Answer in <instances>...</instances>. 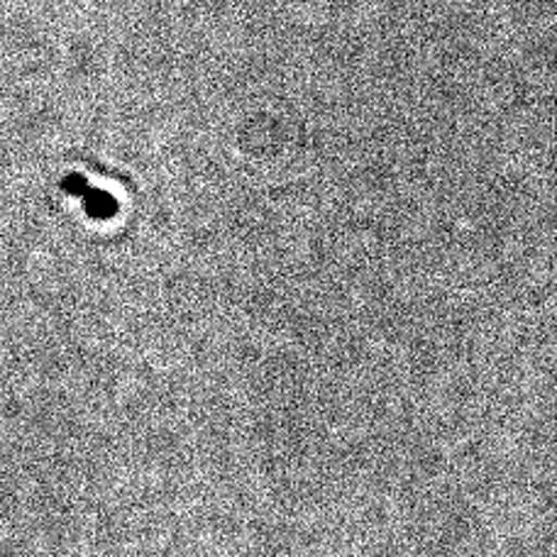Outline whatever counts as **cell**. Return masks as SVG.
<instances>
[{
    "label": "cell",
    "instance_id": "cell-1",
    "mask_svg": "<svg viewBox=\"0 0 557 557\" xmlns=\"http://www.w3.org/2000/svg\"><path fill=\"white\" fill-rule=\"evenodd\" d=\"M64 191L82 198L86 211L94 218H111L117 208L115 198L111 194H106V191H101V188L86 184L82 176H69L64 182Z\"/></svg>",
    "mask_w": 557,
    "mask_h": 557
}]
</instances>
